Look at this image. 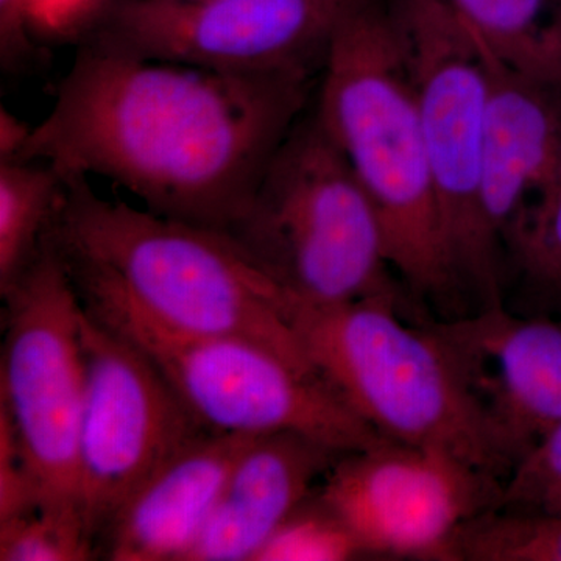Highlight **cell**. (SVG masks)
<instances>
[{
  "mask_svg": "<svg viewBox=\"0 0 561 561\" xmlns=\"http://www.w3.org/2000/svg\"><path fill=\"white\" fill-rule=\"evenodd\" d=\"M485 60L481 208L486 232L502 251L513 221L559 168L561 87L512 68L486 47Z\"/></svg>",
  "mask_w": 561,
  "mask_h": 561,
  "instance_id": "cell-13",
  "label": "cell"
},
{
  "mask_svg": "<svg viewBox=\"0 0 561 561\" xmlns=\"http://www.w3.org/2000/svg\"><path fill=\"white\" fill-rule=\"evenodd\" d=\"M343 454L300 432L254 437L183 561H253Z\"/></svg>",
  "mask_w": 561,
  "mask_h": 561,
  "instance_id": "cell-15",
  "label": "cell"
},
{
  "mask_svg": "<svg viewBox=\"0 0 561 561\" xmlns=\"http://www.w3.org/2000/svg\"><path fill=\"white\" fill-rule=\"evenodd\" d=\"M365 0H106L80 43L232 73L320 77L343 20Z\"/></svg>",
  "mask_w": 561,
  "mask_h": 561,
  "instance_id": "cell-9",
  "label": "cell"
},
{
  "mask_svg": "<svg viewBox=\"0 0 561 561\" xmlns=\"http://www.w3.org/2000/svg\"><path fill=\"white\" fill-rule=\"evenodd\" d=\"M224 232L305 305L400 298L375 206L316 111L290 128Z\"/></svg>",
  "mask_w": 561,
  "mask_h": 561,
  "instance_id": "cell-4",
  "label": "cell"
},
{
  "mask_svg": "<svg viewBox=\"0 0 561 561\" xmlns=\"http://www.w3.org/2000/svg\"><path fill=\"white\" fill-rule=\"evenodd\" d=\"M2 298L0 404L10 413L38 485L39 507L81 512L83 305L66 262L46 236L35 260Z\"/></svg>",
  "mask_w": 561,
  "mask_h": 561,
  "instance_id": "cell-8",
  "label": "cell"
},
{
  "mask_svg": "<svg viewBox=\"0 0 561 561\" xmlns=\"http://www.w3.org/2000/svg\"><path fill=\"white\" fill-rule=\"evenodd\" d=\"M430 327L513 470L561 423V321L522 319L497 305Z\"/></svg>",
  "mask_w": 561,
  "mask_h": 561,
  "instance_id": "cell-12",
  "label": "cell"
},
{
  "mask_svg": "<svg viewBox=\"0 0 561 561\" xmlns=\"http://www.w3.org/2000/svg\"><path fill=\"white\" fill-rule=\"evenodd\" d=\"M102 2H106V0H101V3H102ZM101 3H99V5H101ZM99 5H98V7H99Z\"/></svg>",
  "mask_w": 561,
  "mask_h": 561,
  "instance_id": "cell-26",
  "label": "cell"
},
{
  "mask_svg": "<svg viewBox=\"0 0 561 561\" xmlns=\"http://www.w3.org/2000/svg\"><path fill=\"white\" fill-rule=\"evenodd\" d=\"M501 61L561 87V0H446Z\"/></svg>",
  "mask_w": 561,
  "mask_h": 561,
  "instance_id": "cell-16",
  "label": "cell"
},
{
  "mask_svg": "<svg viewBox=\"0 0 561 561\" xmlns=\"http://www.w3.org/2000/svg\"><path fill=\"white\" fill-rule=\"evenodd\" d=\"M65 190V176L43 161H0V295L38 253Z\"/></svg>",
  "mask_w": 561,
  "mask_h": 561,
  "instance_id": "cell-17",
  "label": "cell"
},
{
  "mask_svg": "<svg viewBox=\"0 0 561 561\" xmlns=\"http://www.w3.org/2000/svg\"><path fill=\"white\" fill-rule=\"evenodd\" d=\"M313 111L375 206L390 267L416 297L443 300L460 291L394 5L365 0L343 20Z\"/></svg>",
  "mask_w": 561,
  "mask_h": 561,
  "instance_id": "cell-3",
  "label": "cell"
},
{
  "mask_svg": "<svg viewBox=\"0 0 561 561\" xmlns=\"http://www.w3.org/2000/svg\"><path fill=\"white\" fill-rule=\"evenodd\" d=\"M32 0H0V58L5 70H20L36 57Z\"/></svg>",
  "mask_w": 561,
  "mask_h": 561,
  "instance_id": "cell-24",
  "label": "cell"
},
{
  "mask_svg": "<svg viewBox=\"0 0 561 561\" xmlns=\"http://www.w3.org/2000/svg\"><path fill=\"white\" fill-rule=\"evenodd\" d=\"M289 319L313 367L373 430L508 478L511 463L451 353L430 324L402 321L400 298L319 308L291 297Z\"/></svg>",
  "mask_w": 561,
  "mask_h": 561,
  "instance_id": "cell-5",
  "label": "cell"
},
{
  "mask_svg": "<svg viewBox=\"0 0 561 561\" xmlns=\"http://www.w3.org/2000/svg\"><path fill=\"white\" fill-rule=\"evenodd\" d=\"M90 181L65 179L46 232L62 260L111 280L173 330L251 339L313 367L290 324V295L225 232L108 201Z\"/></svg>",
  "mask_w": 561,
  "mask_h": 561,
  "instance_id": "cell-2",
  "label": "cell"
},
{
  "mask_svg": "<svg viewBox=\"0 0 561 561\" xmlns=\"http://www.w3.org/2000/svg\"><path fill=\"white\" fill-rule=\"evenodd\" d=\"M99 552L79 511L38 507L0 522L2 561H87Z\"/></svg>",
  "mask_w": 561,
  "mask_h": 561,
  "instance_id": "cell-20",
  "label": "cell"
},
{
  "mask_svg": "<svg viewBox=\"0 0 561 561\" xmlns=\"http://www.w3.org/2000/svg\"><path fill=\"white\" fill-rule=\"evenodd\" d=\"M320 77L232 73L79 44L20 160L108 180L144 208L227 231Z\"/></svg>",
  "mask_w": 561,
  "mask_h": 561,
  "instance_id": "cell-1",
  "label": "cell"
},
{
  "mask_svg": "<svg viewBox=\"0 0 561 561\" xmlns=\"http://www.w3.org/2000/svg\"><path fill=\"white\" fill-rule=\"evenodd\" d=\"M496 508L561 515V423L515 465Z\"/></svg>",
  "mask_w": 561,
  "mask_h": 561,
  "instance_id": "cell-22",
  "label": "cell"
},
{
  "mask_svg": "<svg viewBox=\"0 0 561 561\" xmlns=\"http://www.w3.org/2000/svg\"><path fill=\"white\" fill-rule=\"evenodd\" d=\"M66 267L87 311L135 343L209 431L300 432L342 453L391 442L317 368L251 339L173 330L98 273L70 262Z\"/></svg>",
  "mask_w": 561,
  "mask_h": 561,
  "instance_id": "cell-6",
  "label": "cell"
},
{
  "mask_svg": "<svg viewBox=\"0 0 561 561\" xmlns=\"http://www.w3.org/2000/svg\"><path fill=\"white\" fill-rule=\"evenodd\" d=\"M504 247L530 279L561 287V160L552 179L513 221Z\"/></svg>",
  "mask_w": 561,
  "mask_h": 561,
  "instance_id": "cell-21",
  "label": "cell"
},
{
  "mask_svg": "<svg viewBox=\"0 0 561 561\" xmlns=\"http://www.w3.org/2000/svg\"><path fill=\"white\" fill-rule=\"evenodd\" d=\"M368 556L345 519L312 490L280 523L253 561H345Z\"/></svg>",
  "mask_w": 561,
  "mask_h": 561,
  "instance_id": "cell-19",
  "label": "cell"
},
{
  "mask_svg": "<svg viewBox=\"0 0 561 561\" xmlns=\"http://www.w3.org/2000/svg\"><path fill=\"white\" fill-rule=\"evenodd\" d=\"M81 346L80 508L101 551L102 535L125 502L209 430L135 343L84 306Z\"/></svg>",
  "mask_w": 561,
  "mask_h": 561,
  "instance_id": "cell-10",
  "label": "cell"
},
{
  "mask_svg": "<svg viewBox=\"0 0 561 561\" xmlns=\"http://www.w3.org/2000/svg\"><path fill=\"white\" fill-rule=\"evenodd\" d=\"M400 18L446 253L459 290L481 309L502 305L501 250L483 224L485 47L446 0H394Z\"/></svg>",
  "mask_w": 561,
  "mask_h": 561,
  "instance_id": "cell-7",
  "label": "cell"
},
{
  "mask_svg": "<svg viewBox=\"0 0 561 561\" xmlns=\"http://www.w3.org/2000/svg\"><path fill=\"white\" fill-rule=\"evenodd\" d=\"M257 435L208 431L165 461L101 538L113 561H183L209 522L236 461Z\"/></svg>",
  "mask_w": 561,
  "mask_h": 561,
  "instance_id": "cell-14",
  "label": "cell"
},
{
  "mask_svg": "<svg viewBox=\"0 0 561 561\" xmlns=\"http://www.w3.org/2000/svg\"><path fill=\"white\" fill-rule=\"evenodd\" d=\"M502 485L440 449L386 442L343 454L320 491L365 552L438 560L457 527L497 507Z\"/></svg>",
  "mask_w": 561,
  "mask_h": 561,
  "instance_id": "cell-11",
  "label": "cell"
},
{
  "mask_svg": "<svg viewBox=\"0 0 561 561\" xmlns=\"http://www.w3.org/2000/svg\"><path fill=\"white\" fill-rule=\"evenodd\" d=\"M442 561H561V515L491 508L454 530Z\"/></svg>",
  "mask_w": 561,
  "mask_h": 561,
  "instance_id": "cell-18",
  "label": "cell"
},
{
  "mask_svg": "<svg viewBox=\"0 0 561 561\" xmlns=\"http://www.w3.org/2000/svg\"><path fill=\"white\" fill-rule=\"evenodd\" d=\"M33 125L20 119L2 105L0 108V161L20 160L32 135Z\"/></svg>",
  "mask_w": 561,
  "mask_h": 561,
  "instance_id": "cell-25",
  "label": "cell"
},
{
  "mask_svg": "<svg viewBox=\"0 0 561 561\" xmlns=\"http://www.w3.org/2000/svg\"><path fill=\"white\" fill-rule=\"evenodd\" d=\"M39 507V490L5 405L0 404V522Z\"/></svg>",
  "mask_w": 561,
  "mask_h": 561,
  "instance_id": "cell-23",
  "label": "cell"
}]
</instances>
